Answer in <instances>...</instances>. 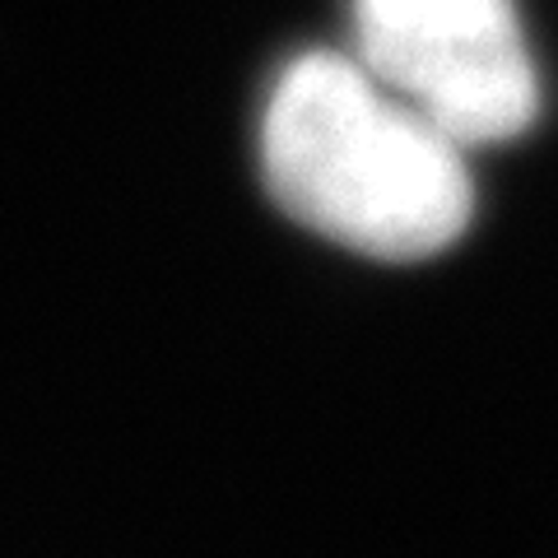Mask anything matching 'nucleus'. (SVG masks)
<instances>
[{
	"instance_id": "f257e3e1",
	"label": "nucleus",
	"mask_w": 558,
	"mask_h": 558,
	"mask_svg": "<svg viewBox=\"0 0 558 558\" xmlns=\"http://www.w3.org/2000/svg\"><path fill=\"white\" fill-rule=\"evenodd\" d=\"M260 163L293 219L377 260L438 256L475 215L465 149L340 51H307L279 75Z\"/></svg>"
},
{
	"instance_id": "f03ea898",
	"label": "nucleus",
	"mask_w": 558,
	"mask_h": 558,
	"mask_svg": "<svg viewBox=\"0 0 558 558\" xmlns=\"http://www.w3.org/2000/svg\"><path fill=\"white\" fill-rule=\"evenodd\" d=\"M359 61L461 149L517 140L539 75L512 0H354Z\"/></svg>"
}]
</instances>
